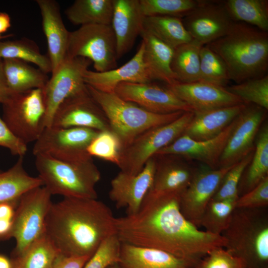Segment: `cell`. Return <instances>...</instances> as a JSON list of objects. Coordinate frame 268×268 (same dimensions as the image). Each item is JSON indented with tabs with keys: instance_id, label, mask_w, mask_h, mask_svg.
<instances>
[{
	"instance_id": "6da1fadb",
	"label": "cell",
	"mask_w": 268,
	"mask_h": 268,
	"mask_svg": "<svg viewBox=\"0 0 268 268\" xmlns=\"http://www.w3.org/2000/svg\"><path fill=\"white\" fill-rule=\"evenodd\" d=\"M181 195L149 191L136 213L115 218L121 243L197 262L212 250L224 248L222 235L200 230L185 218L180 210Z\"/></svg>"
},
{
	"instance_id": "7a4b0ae2",
	"label": "cell",
	"mask_w": 268,
	"mask_h": 268,
	"mask_svg": "<svg viewBox=\"0 0 268 268\" xmlns=\"http://www.w3.org/2000/svg\"><path fill=\"white\" fill-rule=\"evenodd\" d=\"M115 220L110 208L97 199L64 198L51 205L45 233L60 254L91 257L116 234Z\"/></svg>"
},
{
	"instance_id": "3957f363",
	"label": "cell",
	"mask_w": 268,
	"mask_h": 268,
	"mask_svg": "<svg viewBox=\"0 0 268 268\" xmlns=\"http://www.w3.org/2000/svg\"><path fill=\"white\" fill-rule=\"evenodd\" d=\"M207 45L223 60L230 80L236 83L267 74V32L235 22L226 35Z\"/></svg>"
},
{
	"instance_id": "277c9868",
	"label": "cell",
	"mask_w": 268,
	"mask_h": 268,
	"mask_svg": "<svg viewBox=\"0 0 268 268\" xmlns=\"http://www.w3.org/2000/svg\"><path fill=\"white\" fill-rule=\"evenodd\" d=\"M266 207H236L221 233L224 248L246 268H268V215Z\"/></svg>"
},
{
	"instance_id": "5b68a950",
	"label": "cell",
	"mask_w": 268,
	"mask_h": 268,
	"mask_svg": "<svg viewBox=\"0 0 268 268\" xmlns=\"http://www.w3.org/2000/svg\"><path fill=\"white\" fill-rule=\"evenodd\" d=\"M38 177L52 195L64 198L97 199L95 186L100 172L93 159L64 161L45 155L35 156Z\"/></svg>"
},
{
	"instance_id": "8992f818",
	"label": "cell",
	"mask_w": 268,
	"mask_h": 268,
	"mask_svg": "<svg viewBox=\"0 0 268 268\" xmlns=\"http://www.w3.org/2000/svg\"><path fill=\"white\" fill-rule=\"evenodd\" d=\"M86 85L90 96L104 112L110 130L119 138L123 149L143 132L169 123L186 112L167 114L151 113L122 99L114 92H103Z\"/></svg>"
},
{
	"instance_id": "52a82bcc",
	"label": "cell",
	"mask_w": 268,
	"mask_h": 268,
	"mask_svg": "<svg viewBox=\"0 0 268 268\" xmlns=\"http://www.w3.org/2000/svg\"><path fill=\"white\" fill-rule=\"evenodd\" d=\"M52 195L44 186L23 195L16 205L10 239L15 240L11 257L22 254L45 233L47 216L53 203Z\"/></svg>"
},
{
	"instance_id": "ba28073f",
	"label": "cell",
	"mask_w": 268,
	"mask_h": 268,
	"mask_svg": "<svg viewBox=\"0 0 268 268\" xmlns=\"http://www.w3.org/2000/svg\"><path fill=\"white\" fill-rule=\"evenodd\" d=\"M193 115V112H184L175 120L148 130L137 136L122 150L118 165L121 171L133 175L140 172L147 161L159 150L184 133Z\"/></svg>"
},
{
	"instance_id": "9c48e42d",
	"label": "cell",
	"mask_w": 268,
	"mask_h": 268,
	"mask_svg": "<svg viewBox=\"0 0 268 268\" xmlns=\"http://www.w3.org/2000/svg\"><path fill=\"white\" fill-rule=\"evenodd\" d=\"M66 57L87 59L97 72L117 68V44L112 26L86 25L69 32Z\"/></svg>"
},
{
	"instance_id": "30bf717a",
	"label": "cell",
	"mask_w": 268,
	"mask_h": 268,
	"mask_svg": "<svg viewBox=\"0 0 268 268\" xmlns=\"http://www.w3.org/2000/svg\"><path fill=\"white\" fill-rule=\"evenodd\" d=\"M2 104V118L13 133L27 144L35 142L45 128L43 89L11 94Z\"/></svg>"
},
{
	"instance_id": "8fae6325",
	"label": "cell",
	"mask_w": 268,
	"mask_h": 268,
	"mask_svg": "<svg viewBox=\"0 0 268 268\" xmlns=\"http://www.w3.org/2000/svg\"><path fill=\"white\" fill-rule=\"evenodd\" d=\"M99 132L81 127H46L34 142L32 153L64 161L90 160L87 148Z\"/></svg>"
},
{
	"instance_id": "7c38bea8",
	"label": "cell",
	"mask_w": 268,
	"mask_h": 268,
	"mask_svg": "<svg viewBox=\"0 0 268 268\" xmlns=\"http://www.w3.org/2000/svg\"><path fill=\"white\" fill-rule=\"evenodd\" d=\"M92 62L81 58H68L52 72L43 90L46 113L45 128L51 126L54 114L60 104L68 97L86 88L83 73Z\"/></svg>"
},
{
	"instance_id": "4fadbf2b",
	"label": "cell",
	"mask_w": 268,
	"mask_h": 268,
	"mask_svg": "<svg viewBox=\"0 0 268 268\" xmlns=\"http://www.w3.org/2000/svg\"><path fill=\"white\" fill-rule=\"evenodd\" d=\"M233 166L212 169L203 165L196 168L189 185L181 195L180 207L185 218L197 227H200L205 207Z\"/></svg>"
},
{
	"instance_id": "5bb4252c",
	"label": "cell",
	"mask_w": 268,
	"mask_h": 268,
	"mask_svg": "<svg viewBox=\"0 0 268 268\" xmlns=\"http://www.w3.org/2000/svg\"><path fill=\"white\" fill-rule=\"evenodd\" d=\"M182 19L192 39L202 45L224 36L235 22L223 1L211 0H198L195 7Z\"/></svg>"
},
{
	"instance_id": "9a60e30c",
	"label": "cell",
	"mask_w": 268,
	"mask_h": 268,
	"mask_svg": "<svg viewBox=\"0 0 268 268\" xmlns=\"http://www.w3.org/2000/svg\"><path fill=\"white\" fill-rule=\"evenodd\" d=\"M266 109L254 104H246L237 117L220 158L218 168L233 166L254 149V141L264 121Z\"/></svg>"
},
{
	"instance_id": "2e32d148",
	"label": "cell",
	"mask_w": 268,
	"mask_h": 268,
	"mask_svg": "<svg viewBox=\"0 0 268 268\" xmlns=\"http://www.w3.org/2000/svg\"><path fill=\"white\" fill-rule=\"evenodd\" d=\"M114 93L122 99L153 113L193 112L167 87L151 82H122L117 86Z\"/></svg>"
},
{
	"instance_id": "e0dca14e",
	"label": "cell",
	"mask_w": 268,
	"mask_h": 268,
	"mask_svg": "<svg viewBox=\"0 0 268 268\" xmlns=\"http://www.w3.org/2000/svg\"><path fill=\"white\" fill-rule=\"evenodd\" d=\"M51 126L86 128L98 131L110 130L104 112L90 96L87 87L60 104L54 114Z\"/></svg>"
},
{
	"instance_id": "ac0fdd59",
	"label": "cell",
	"mask_w": 268,
	"mask_h": 268,
	"mask_svg": "<svg viewBox=\"0 0 268 268\" xmlns=\"http://www.w3.org/2000/svg\"><path fill=\"white\" fill-rule=\"evenodd\" d=\"M156 166L154 156L136 175L120 171L111 181L109 196L117 208H126L127 215L139 210L146 195L150 190Z\"/></svg>"
},
{
	"instance_id": "d6986e66",
	"label": "cell",
	"mask_w": 268,
	"mask_h": 268,
	"mask_svg": "<svg viewBox=\"0 0 268 268\" xmlns=\"http://www.w3.org/2000/svg\"><path fill=\"white\" fill-rule=\"evenodd\" d=\"M237 118L218 136L205 140H195L183 134L154 155H174L194 159L212 169L218 168L219 162Z\"/></svg>"
},
{
	"instance_id": "ffe728a7",
	"label": "cell",
	"mask_w": 268,
	"mask_h": 268,
	"mask_svg": "<svg viewBox=\"0 0 268 268\" xmlns=\"http://www.w3.org/2000/svg\"><path fill=\"white\" fill-rule=\"evenodd\" d=\"M167 87L193 112L244 104L226 87L198 81L189 83L176 81Z\"/></svg>"
},
{
	"instance_id": "44dd1931",
	"label": "cell",
	"mask_w": 268,
	"mask_h": 268,
	"mask_svg": "<svg viewBox=\"0 0 268 268\" xmlns=\"http://www.w3.org/2000/svg\"><path fill=\"white\" fill-rule=\"evenodd\" d=\"M143 53L142 41L135 55L122 66L103 72L85 70L83 73L85 83L100 91L113 93L122 82H151L143 62Z\"/></svg>"
},
{
	"instance_id": "7402d4cb",
	"label": "cell",
	"mask_w": 268,
	"mask_h": 268,
	"mask_svg": "<svg viewBox=\"0 0 268 268\" xmlns=\"http://www.w3.org/2000/svg\"><path fill=\"white\" fill-rule=\"evenodd\" d=\"M144 17L139 0H114L111 26L116 37L118 59L131 51L143 32Z\"/></svg>"
},
{
	"instance_id": "603a6c76",
	"label": "cell",
	"mask_w": 268,
	"mask_h": 268,
	"mask_svg": "<svg viewBox=\"0 0 268 268\" xmlns=\"http://www.w3.org/2000/svg\"><path fill=\"white\" fill-rule=\"evenodd\" d=\"M36 1L41 15L43 31L47 42L48 56L53 72L66 57L69 32L63 22L57 2L53 0Z\"/></svg>"
},
{
	"instance_id": "cb8c5ba5",
	"label": "cell",
	"mask_w": 268,
	"mask_h": 268,
	"mask_svg": "<svg viewBox=\"0 0 268 268\" xmlns=\"http://www.w3.org/2000/svg\"><path fill=\"white\" fill-rule=\"evenodd\" d=\"M155 170L150 190L156 193L182 194L189 185L194 169L177 156L155 155Z\"/></svg>"
},
{
	"instance_id": "d4e9b609",
	"label": "cell",
	"mask_w": 268,
	"mask_h": 268,
	"mask_svg": "<svg viewBox=\"0 0 268 268\" xmlns=\"http://www.w3.org/2000/svg\"><path fill=\"white\" fill-rule=\"evenodd\" d=\"M245 104L193 112V117L184 132L198 141L213 138L220 134L241 113Z\"/></svg>"
},
{
	"instance_id": "484cf974",
	"label": "cell",
	"mask_w": 268,
	"mask_h": 268,
	"mask_svg": "<svg viewBox=\"0 0 268 268\" xmlns=\"http://www.w3.org/2000/svg\"><path fill=\"white\" fill-rule=\"evenodd\" d=\"M199 262L181 259L159 250L122 243L118 264L121 268H195Z\"/></svg>"
},
{
	"instance_id": "4316f807",
	"label": "cell",
	"mask_w": 268,
	"mask_h": 268,
	"mask_svg": "<svg viewBox=\"0 0 268 268\" xmlns=\"http://www.w3.org/2000/svg\"><path fill=\"white\" fill-rule=\"evenodd\" d=\"M140 36L144 44L143 62L151 79L171 85L176 82L171 64L174 49L143 30Z\"/></svg>"
},
{
	"instance_id": "83f0119b",
	"label": "cell",
	"mask_w": 268,
	"mask_h": 268,
	"mask_svg": "<svg viewBox=\"0 0 268 268\" xmlns=\"http://www.w3.org/2000/svg\"><path fill=\"white\" fill-rule=\"evenodd\" d=\"M2 62L7 85L11 94L44 89L49 80L47 73L22 61L4 59Z\"/></svg>"
},
{
	"instance_id": "f1b7e54d",
	"label": "cell",
	"mask_w": 268,
	"mask_h": 268,
	"mask_svg": "<svg viewBox=\"0 0 268 268\" xmlns=\"http://www.w3.org/2000/svg\"><path fill=\"white\" fill-rule=\"evenodd\" d=\"M40 186H43L42 180L28 174L23 157H19L11 168L0 172V204L17 201L28 191Z\"/></svg>"
},
{
	"instance_id": "f546056e",
	"label": "cell",
	"mask_w": 268,
	"mask_h": 268,
	"mask_svg": "<svg viewBox=\"0 0 268 268\" xmlns=\"http://www.w3.org/2000/svg\"><path fill=\"white\" fill-rule=\"evenodd\" d=\"M114 0H76L65 10L73 24L111 25Z\"/></svg>"
},
{
	"instance_id": "4dcf8cb0",
	"label": "cell",
	"mask_w": 268,
	"mask_h": 268,
	"mask_svg": "<svg viewBox=\"0 0 268 268\" xmlns=\"http://www.w3.org/2000/svg\"><path fill=\"white\" fill-rule=\"evenodd\" d=\"M255 147L246 174H243L238 187L239 197L248 192L268 174V126H261L256 138Z\"/></svg>"
},
{
	"instance_id": "1f68e13d",
	"label": "cell",
	"mask_w": 268,
	"mask_h": 268,
	"mask_svg": "<svg viewBox=\"0 0 268 268\" xmlns=\"http://www.w3.org/2000/svg\"><path fill=\"white\" fill-rule=\"evenodd\" d=\"M144 30L175 49L193 39L186 30L182 18L170 16L144 17Z\"/></svg>"
},
{
	"instance_id": "d6a6232c",
	"label": "cell",
	"mask_w": 268,
	"mask_h": 268,
	"mask_svg": "<svg viewBox=\"0 0 268 268\" xmlns=\"http://www.w3.org/2000/svg\"><path fill=\"white\" fill-rule=\"evenodd\" d=\"M203 46L193 39L174 49L171 67L177 81H200V50Z\"/></svg>"
},
{
	"instance_id": "836d02e7",
	"label": "cell",
	"mask_w": 268,
	"mask_h": 268,
	"mask_svg": "<svg viewBox=\"0 0 268 268\" xmlns=\"http://www.w3.org/2000/svg\"><path fill=\"white\" fill-rule=\"evenodd\" d=\"M224 7L234 22L252 25L258 29L268 31V0H227Z\"/></svg>"
},
{
	"instance_id": "e575fe53",
	"label": "cell",
	"mask_w": 268,
	"mask_h": 268,
	"mask_svg": "<svg viewBox=\"0 0 268 268\" xmlns=\"http://www.w3.org/2000/svg\"><path fill=\"white\" fill-rule=\"evenodd\" d=\"M60 253L44 233L22 254L11 257L13 268H52Z\"/></svg>"
},
{
	"instance_id": "d590c367",
	"label": "cell",
	"mask_w": 268,
	"mask_h": 268,
	"mask_svg": "<svg viewBox=\"0 0 268 268\" xmlns=\"http://www.w3.org/2000/svg\"><path fill=\"white\" fill-rule=\"evenodd\" d=\"M0 59H15L31 63L46 73L52 72V65L48 56L42 54L37 44L26 38L0 40Z\"/></svg>"
},
{
	"instance_id": "8d00e7d4",
	"label": "cell",
	"mask_w": 268,
	"mask_h": 268,
	"mask_svg": "<svg viewBox=\"0 0 268 268\" xmlns=\"http://www.w3.org/2000/svg\"><path fill=\"white\" fill-rule=\"evenodd\" d=\"M237 201L211 200L202 214L200 227L207 232L221 235L230 222Z\"/></svg>"
},
{
	"instance_id": "74e56055",
	"label": "cell",
	"mask_w": 268,
	"mask_h": 268,
	"mask_svg": "<svg viewBox=\"0 0 268 268\" xmlns=\"http://www.w3.org/2000/svg\"><path fill=\"white\" fill-rule=\"evenodd\" d=\"M200 81L224 87L230 80L227 67L208 45L200 50Z\"/></svg>"
},
{
	"instance_id": "f35d334b",
	"label": "cell",
	"mask_w": 268,
	"mask_h": 268,
	"mask_svg": "<svg viewBox=\"0 0 268 268\" xmlns=\"http://www.w3.org/2000/svg\"><path fill=\"white\" fill-rule=\"evenodd\" d=\"M226 89L245 104H254L268 109V74L236 83Z\"/></svg>"
},
{
	"instance_id": "ab89813d",
	"label": "cell",
	"mask_w": 268,
	"mask_h": 268,
	"mask_svg": "<svg viewBox=\"0 0 268 268\" xmlns=\"http://www.w3.org/2000/svg\"><path fill=\"white\" fill-rule=\"evenodd\" d=\"M195 0H139L143 15L184 17L198 3Z\"/></svg>"
},
{
	"instance_id": "60d3db41",
	"label": "cell",
	"mask_w": 268,
	"mask_h": 268,
	"mask_svg": "<svg viewBox=\"0 0 268 268\" xmlns=\"http://www.w3.org/2000/svg\"><path fill=\"white\" fill-rule=\"evenodd\" d=\"M123 147L117 135L111 130L100 131L87 148L91 156H95L118 165Z\"/></svg>"
},
{
	"instance_id": "b9f144b4",
	"label": "cell",
	"mask_w": 268,
	"mask_h": 268,
	"mask_svg": "<svg viewBox=\"0 0 268 268\" xmlns=\"http://www.w3.org/2000/svg\"><path fill=\"white\" fill-rule=\"evenodd\" d=\"M253 152L254 150L235 164L227 172L212 200H238L239 183L251 160Z\"/></svg>"
},
{
	"instance_id": "7bdbcfd3",
	"label": "cell",
	"mask_w": 268,
	"mask_h": 268,
	"mask_svg": "<svg viewBox=\"0 0 268 268\" xmlns=\"http://www.w3.org/2000/svg\"><path fill=\"white\" fill-rule=\"evenodd\" d=\"M121 244L116 234L109 236L101 243L83 268H107L118 263Z\"/></svg>"
},
{
	"instance_id": "ee69618b",
	"label": "cell",
	"mask_w": 268,
	"mask_h": 268,
	"mask_svg": "<svg viewBox=\"0 0 268 268\" xmlns=\"http://www.w3.org/2000/svg\"><path fill=\"white\" fill-rule=\"evenodd\" d=\"M195 268H246L240 259L229 253L224 248H216L202 258Z\"/></svg>"
},
{
	"instance_id": "f6af8a7d",
	"label": "cell",
	"mask_w": 268,
	"mask_h": 268,
	"mask_svg": "<svg viewBox=\"0 0 268 268\" xmlns=\"http://www.w3.org/2000/svg\"><path fill=\"white\" fill-rule=\"evenodd\" d=\"M268 205V176L253 189L238 199L236 207L257 208Z\"/></svg>"
},
{
	"instance_id": "bcb514c9",
	"label": "cell",
	"mask_w": 268,
	"mask_h": 268,
	"mask_svg": "<svg viewBox=\"0 0 268 268\" xmlns=\"http://www.w3.org/2000/svg\"><path fill=\"white\" fill-rule=\"evenodd\" d=\"M27 145L13 133L0 116V146L7 148L12 155L19 157L26 154Z\"/></svg>"
},
{
	"instance_id": "7dc6e473",
	"label": "cell",
	"mask_w": 268,
	"mask_h": 268,
	"mask_svg": "<svg viewBox=\"0 0 268 268\" xmlns=\"http://www.w3.org/2000/svg\"><path fill=\"white\" fill-rule=\"evenodd\" d=\"M18 201L0 204V242L10 239Z\"/></svg>"
},
{
	"instance_id": "c3c4849f",
	"label": "cell",
	"mask_w": 268,
	"mask_h": 268,
	"mask_svg": "<svg viewBox=\"0 0 268 268\" xmlns=\"http://www.w3.org/2000/svg\"><path fill=\"white\" fill-rule=\"evenodd\" d=\"M90 257L59 254L52 268H83Z\"/></svg>"
},
{
	"instance_id": "681fc988",
	"label": "cell",
	"mask_w": 268,
	"mask_h": 268,
	"mask_svg": "<svg viewBox=\"0 0 268 268\" xmlns=\"http://www.w3.org/2000/svg\"><path fill=\"white\" fill-rule=\"evenodd\" d=\"M11 94L4 75L2 60L0 59V103L3 104Z\"/></svg>"
},
{
	"instance_id": "f907efd6",
	"label": "cell",
	"mask_w": 268,
	"mask_h": 268,
	"mask_svg": "<svg viewBox=\"0 0 268 268\" xmlns=\"http://www.w3.org/2000/svg\"><path fill=\"white\" fill-rule=\"evenodd\" d=\"M11 26V19L9 15L5 12H0V37L6 32Z\"/></svg>"
},
{
	"instance_id": "816d5d0a",
	"label": "cell",
	"mask_w": 268,
	"mask_h": 268,
	"mask_svg": "<svg viewBox=\"0 0 268 268\" xmlns=\"http://www.w3.org/2000/svg\"><path fill=\"white\" fill-rule=\"evenodd\" d=\"M0 268H13L11 259L0 254Z\"/></svg>"
},
{
	"instance_id": "f5cc1de1",
	"label": "cell",
	"mask_w": 268,
	"mask_h": 268,
	"mask_svg": "<svg viewBox=\"0 0 268 268\" xmlns=\"http://www.w3.org/2000/svg\"><path fill=\"white\" fill-rule=\"evenodd\" d=\"M107 268H121L118 263H115L114 264L110 266H109Z\"/></svg>"
},
{
	"instance_id": "db71d44e",
	"label": "cell",
	"mask_w": 268,
	"mask_h": 268,
	"mask_svg": "<svg viewBox=\"0 0 268 268\" xmlns=\"http://www.w3.org/2000/svg\"><path fill=\"white\" fill-rule=\"evenodd\" d=\"M13 36V34H10L8 35H3L2 36L0 37V40H1L3 39H5L6 38L10 37Z\"/></svg>"
},
{
	"instance_id": "11a10c76",
	"label": "cell",
	"mask_w": 268,
	"mask_h": 268,
	"mask_svg": "<svg viewBox=\"0 0 268 268\" xmlns=\"http://www.w3.org/2000/svg\"><path fill=\"white\" fill-rule=\"evenodd\" d=\"M1 171V170H0V172Z\"/></svg>"
}]
</instances>
